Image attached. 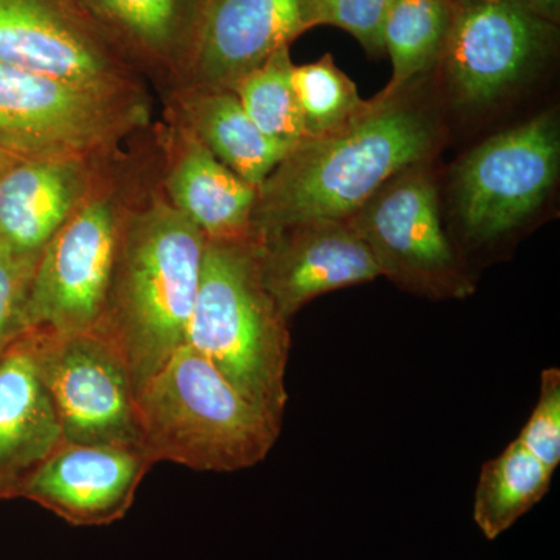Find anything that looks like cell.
<instances>
[{
    "label": "cell",
    "mask_w": 560,
    "mask_h": 560,
    "mask_svg": "<svg viewBox=\"0 0 560 560\" xmlns=\"http://www.w3.org/2000/svg\"><path fill=\"white\" fill-rule=\"evenodd\" d=\"M349 223L381 276L430 300H466L475 285L442 230L436 184L425 164L389 179Z\"/></svg>",
    "instance_id": "cell-7"
},
{
    "label": "cell",
    "mask_w": 560,
    "mask_h": 560,
    "mask_svg": "<svg viewBox=\"0 0 560 560\" xmlns=\"http://www.w3.org/2000/svg\"><path fill=\"white\" fill-rule=\"evenodd\" d=\"M555 471L512 441L482 464L474 500V521L486 539L495 540L544 500Z\"/></svg>",
    "instance_id": "cell-21"
},
{
    "label": "cell",
    "mask_w": 560,
    "mask_h": 560,
    "mask_svg": "<svg viewBox=\"0 0 560 560\" xmlns=\"http://www.w3.org/2000/svg\"><path fill=\"white\" fill-rule=\"evenodd\" d=\"M560 164V127L555 110L492 136L456 168L455 201L460 224L475 242H492L522 226L555 187Z\"/></svg>",
    "instance_id": "cell-8"
},
{
    "label": "cell",
    "mask_w": 560,
    "mask_h": 560,
    "mask_svg": "<svg viewBox=\"0 0 560 560\" xmlns=\"http://www.w3.org/2000/svg\"><path fill=\"white\" fill-rule=\"evenodd\" d=\"M316 25L313 0H210L189 84L232 90Z\"/></svg>",
    "instance_id": "cell-14"
},
{
    "label": "cell",
    "mask_w": 560,
    "mask_h": 560,
    "mask_svg": "<svg viewBox=\"0 0 560 560\" xmlns=\"http://www.w3.org/2000/svg\"><path fill=\"white\" fill-rule=\"evenodd\" d=\"M158 125L106 154L79 208L40 253L25 308V331H94L105 311L125 232L161 189Z\"/></svg>",
    "instance_id": "cell-2"
},
{
    "label": "cell",
    "mask_w": 560,
    "mask_h": 560,
    "mask_svg": "<svg viewBox=\"0 0 560 560\" xmlns=\"http://www.w3.org/2000/svg\"><path fill=\"white\" fill-rule=\"evenodd\" d=\"M556 36V24L514 0L456 5L442 57L456 101L470 106L497 101L550 54Z\"/></svg>",
    "instance_id": "cell-11"
},
{
    "label": "cell",
    "mask_w": 560,
    "mask_h": 560,
    "mask_svg": "<svg viewBox=\"0 0 560 560\" xmlns=\"http://www.w3.org/2000/svg\"><path fill=\"white\" fill-rule=\"evenodd\" d=\"M206 241L161 189L132 217L95 334L117 349L136 396L186 345Z\"/></svg>",
    "instance_id": "cell-3"
},
{
    "label": "cell",
    "mask_w": 560,
    "mask_h": 560,
    "mask_svg": "<svg viewBox=\"0 0 560 560\" xmlns=\"http://www.w3.org/2000/svg\"><path fill=\"white\" fill-rule=\"evenodd\" d=\"M257 241L265 289L289 323L320 294L381 276L348 219L302 221Z\"/></svg>",
    "instance_id": "cell-12"
},
{
    "label": "cell",
    "mask_w": 560,
    "mask_h": 560,
    "mask_svg": "<svg viewBox=\"0 0 560 560\" xmlns=\"http://www.w3.org/2000/svg\"><path fill=\"white\" fill-rule=\"evenodd\" d=\"M0 62L91 86L149 88L86 0H0Z\"/></svg>",
    "instance_id": "cell-10"
},
{
    "label": "cell",
    "mask_w": 560,
    "mask_h": 560,
    "mask_svg": "<svg viewBox=\"0 0 560 560\" xmlns=\"http://www.w3.org/2000/svg\"><path fill=\"white\" fill-rule=\"evenodd\" d=\"M371 106L345 130L304 139L257 187L253 235L268 237L302 221L346 220L394 176L425 164L441 128L407 92Z\"/></svg>",
    "instance_id": "cell-1"
},
{
    "label": "cell",
    "mask_w": 560,
    "mask_h": 560,
    "mask_svg": "<svg viewBox=\"0 0 560 560\" xmlns=\"http://www.w3.org/2000/svg\"><path fill=\"white\" fill-rule=\"evenodd\" d=\"M65 441L24 334L0 357V501L22 499Z\"/></svg>",
    "instance_id": "cell-18"
},
{
    "label": "cell",
    "mask_w": 560,
    "mask_h": 560,
    "mask_svg": "<svg viewBox=\"0 0 560 560\" xmlns=\"http://www.w3.org/2000/svg\"><path fill=\"white\" fill-rule=\"evenodd\" d=\"M142 445L153 463L232 474L257 466L282 430L208 359L180 346L136 396Z\"/></svg>",
    "instance_id": "cell-5"
},
{
    "label": "cell",
    "mask_w": 560,
    "mask_h": 560,
    "mask_svg": "<svg viewBox=\"0 0 560 560\" xmlns=\"http://www.w3.org/2000/svg\"><path fill=\"white\" fill-rule=\"evenodd\" d=\"M154 466L145 448L124 444H77L60 448L36 474L22 499L73 526H108L135 503L140 482Z\"/></svg>",
    "instance_id": "cell-13"
},
{
    "label": "cell",
    "mask_w": 560,
    "mask_h": 560,
    "mask_svg": "<svg viewBox=\"0 0 560 560\" xmlns=\"http://www.w3.org/2000/svg\"><path fill=\"white\" fill-rule=\"evenodd\" d=\"M293 86L300 103L304 139H319L345 130L368 109L357 84L335 65L331 54L294 66Z\"/></svg>",
    "instance_id": "cell-23"
},
{
    "label": "cell",
    "mask_w": 560,
    "mask_h": 560,
    "mask_svg": "<svg viewBox=\"0 0 560 560\" xmlns=\"http://www.w3.org/2000/svg\"><path fill=\"white\" fill-rule=\"evenodd\" d=\"M151 124L149 88L91 86L0 62V153L13 160L103 153Z\"/></svg>",
    "instance_id": "cell-6"
},
{
    "label": "cell",
    "mask_w": 560,
    "mask_h": 560,
    "mask_svg": "<svg viewBox=\"0 0 560 560\" xmlns=\"http://www.w3.org/2000/svg\"><path fill=\"white\" fill-rule=\"evenodd\" d=\"M38 259L0 241V357L25 334V308Z\"/></svg>",
    "instance_id": "cell-24"
},
{
    "label": "cell",
    "mask_w": 560,
    "mask_h": 560,
    "mask_svg": "<svg viewBox=\"0 0 560 560\" xmlns=\"http://www.w3.org/2000/svg\"><path fill=\"white\" fill-rule=\"evenodd\" d=\"M514 2L521 3L523 9L528 10L540 20L559 24L560 0H514Z\"/></svg>",
    "instance_id": "cell-27"
},
{
    "label": "cell",
    "mask_w": 560,
    "mask_h": 560,
    "mask_svg": "<svg viewBox=\"0 0 560 560\" xmlns=\"http://www.w3.org/2000/svg\"><path fill=\"white\" fill-rule=\"evenodd\" d=\"M164 117L178 121L241 178L259 187L289 153L261 135L234 91L186 84L162 95Z\"/></svg>",
    "instance_id": "cell-19"
},
{
    "label": "cell",
    "mask_w": 560,
    "mask_h": 560,
    "mask_svg": "<svg viewBox=\"0 0 560 560\" xmlns=\"http://www.w3.org/2000/svg\"><path fill=\"white\" fill-rule=\"evenodd\" d=\"M109 151L14 161L0 175V241L39 257L86 197Z\"/></svg>",
    "instance_id": "cell-17"
},
{
    "label": "cell",
    "mask_w": 560,
    "mask_h": 560,
    "mask_svg": "<svg viewBox=\"0 0 560 560\" xmlns=\"http://www.w3.org/2000/svg\"><path fill=\"white\" fill-rule=\"evenodd\" d=\"M162 191L173 208L197 224L208 242L254 237L257 187L217 160L189 130L164 117L158 121Z\"/></svg>",
    "instance_id": "cell-15"
},
{
    "label": "cell",
    "mask_w": 560,
    "mask_h": 560,
    "mask_svg": "<svg viewBox=\"0 0 560 560\" xmlns=\"http://www.w3.org/2000/svg\"><path fill=\"white\" fill-rule=\"evenodd\" d=\"M210 0H86L121 54L162 95L190 83Z\"/></svg>",
    "instance_id": "cell-16"
},
{
    "label": "cell",
    "mask_w": 560,
    "mask_h": 560,
    "mask_svg": "<svg viewBox=\"0 0 560 560\" xmlns=\"http://www.w3.org/2000/svg\"><path fill=\"white\" fill-rule=\"evenodd\" d=\"M289 49L279 50L232 86L261 135L287 151L304 140Z\"/></svg>",
    "instance_id": "cell-22"
},
{
    "label": "cell",
    "mask_w": 560,
    "mask_h": 560,
    "mask_svg": "<svg viewBox=\"0 0 560 560\" xmlns=\"http://www.w3.org/2000/svg\"><path fill=\"white\" fill-rule=\"evenodd\" d=\"M455 0H396L383 31L393 75L375 101H393L444 57L455 21Z\"/></svg>",
    "instance_id": "cell-20"
},
{
    "label": "cell",
    "mask_w": 560,
    "mask_h": 560,
    "mask_svg": "<svg viewBox=\"0 0 560 560\" xmlns=\"http://www.w3.org/2000/svg\"><path fill=\"white\" fill-rule=\"evenodd\" d=\"M14 161L20 160H13V158L7 156V154L0 153V175H2L3 172L7 171V168L10 167L11 164H13Z\"/></svg>",
    "instance_id": "cell-28"
},
{
    "label": "cell",
    "mask_w": 560,
    "mask_h": 560,
    "mask_svg": "<svg viewBox=\"0 0 560 560\" xmlns=\"http://www.w3.org/2000/svg\"><path fill=\"white\" fill-rule=\"evenodd\" d=\"M523 447L556 471L560 463V371L548 368L540 375L539 399L517 438Z\"/></svg>",
    "instance_id": "cell-25"
},
{
    "label": "cell",
    "mask_w": 560,
    "mask_h": 560,
    "mask_svg": "<svg viewBox=\"0 0 560 560\" xmlns=\"http://www.w3.org/2000/svg\"><path fill=\"white\" fill-rule=\"evenodd\" d=\"M396 0H313L318 25L350 33L364 50L381 54L386 18Z\"/></svg>",
    "instance_id": "cell-26"
},
{
    "label": "cell",
    "mask_w": 560,
    "mask_h": 560,
    "mask_svg": "<svg viewBox=\"0 0 560 560\" xmlns=\"http://www.w3.org/2000/svg\"><path fill=\"white\" fill-rule=\"evenodd\" d=\"M25 334L66 441L143 447L135 383L106 338L95 331Z\"/></svg>",
    "instance_id": "cell-9"
},
{
    "label": "cell",
    "mask_w": 560,
    "mask_h": 560,
    "mask_svg": "<svg viewBox=\"0 0 560 560\" xmlns=\"http://www.w3.org/2000/svg\"><path fill=\"white\" fill-rule=\"evenodd\" d=\"M186 345L268 418L282 423L291 338L260 272L256 237L208 242Z\"/></svg>",
    "instance_id": "cell-4"
},
{
    "label": "cell",
    "mask_w": 560,
    "mask_h": 560,
    "mask_svg": "<svg viewBox=\"0 0 560 560\" xmlns=\"http://www.w3.org/2000/svg\"><path fill=\"white\" fill-rule=\"evenodd\" d=\"M489 2H495V0H489Z\"/></svg>",
    "instance_id": "cell-29"
}]
</instances>
